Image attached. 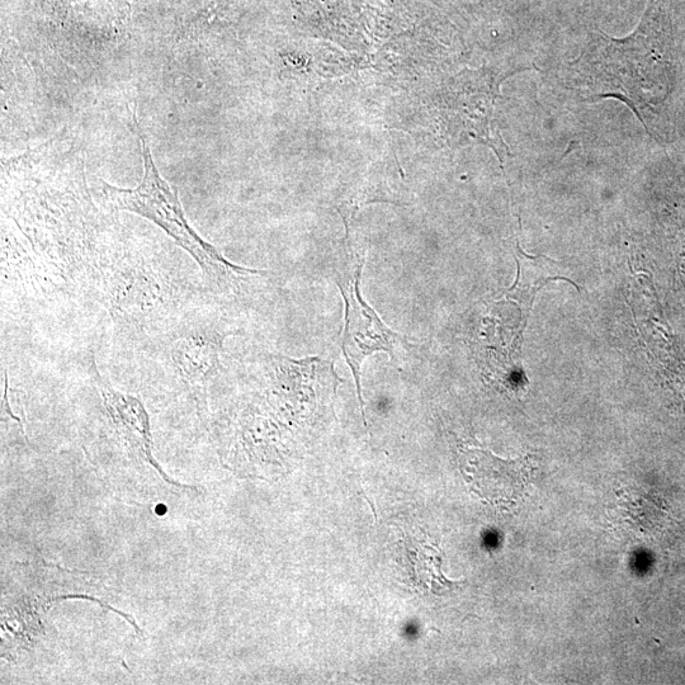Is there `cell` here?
<instances>
[{
	"label": "cell",
	"instance_id": "3",
	"mask_svg": "<svg viewBox=\"0 0 685 685\" xmlns=\"http://www.w3.org/2000/svg\"><path fill=\"white\" fill-rule=\"evenodd\" d=\"M132 118L141 144L143 178L135 188L116 187L101 181V197L107 207L144 217L162 229L196 262L211 291L221 295L239 294L243 283L250 278L268 276L267 272L231 263L219 249L197 233L187 219L177 188L165 181L155 165L148 137L141 131L135 113H132Z\"/></svg>",
	"mask_w": 685,
	"mask_h": 685
},
{
	"label": "cell",
	"instance_id": "7",
	"mask_svg": "<svg viewBox=\"0 0 685 685\" xmlns=\"http://www.w3.org/2000/svg\"><path fill=\"white\" fill-rule=\"evenodd\" d=\"M400 559L411 587L419 592L442 595L464 581H452L442 573L441 548L425 541H401Z\"/></svg>",
	"mask_w": 685,
	"mask_h": 685
},
{
	"label": "cell",
	"instance_id": "4",
	"mask_svg": "<svg viewBox=\"0 0 685 685\" xmlns=\"http://www.w3.org/2000/svg\"><path fill=\"white\" fill-rule=\"evenodd\" d=\"M231 333L200 305L144 349L154 353L167 376L200 394L221 370V353Z\"/></svg>",
	"mask_w": 685,
	"mask_h": 685
},
{
	"label": "cell",
	"instance_id": "6",
	"mask_svg": "<svg viewBox=\"0 0 685 685\" xmlns=\"http://www.w3.org/2000/svg\"><path fill=\"white\" fill-rule=\"evenodd\" d=\"M460 469L475 493L496 508L517 505L535 477L533 456L503 460L481 448H460Z\"/></svg>",
	"mask_w": 685,
	"mask_h": 685
},
{
	"label": "cell",
	"instance_id": "2",
	"mask_svg": "<svg viewBox=\"0 0 685 685\" xmlns=\"http://www.w3.org/2000/svg\"><path fill=\"white\" fill-rule=\"evenodd\" d=\"M575 83L585 101L616 98L640 120L670 92L668 28L661 7L651 0L639 28L626 39L602 35L573 65Z\"/></svg>",
	"mask_w": 685,
	"mask_h": 685
},
{
	"label": "cell",
	"instance_id": "1",
	"mask_svg": "<svg viewBox=\"0 0 685 685\" xmlns=\"http://www.w3.org/2000/svg\"><path fill=\"white\" fill-rule=\"evenodd\" d=\"M92 300L105 311L117 343L144 351L200 305V285L186 269L143 257L99 254Z\"/></svg>",
	"mask_w": 685,
	"mask_h": 685
},
{
	"label": "cell",
	"instance_id": "5",
	"mask_svg": "<svg viewBox=\"0 0 685 685\" xmlns=\"http://www.w3.org/2000/svg\"><path fill=\"white\" fill-rule=\"evenodd\" d=\"M363 261L352 264V268L339 269L337 285L346 301V323L342 337V351L356 380L359 403L365 419L362 398V366L373 353H389L392 361L400 349L408 348L409 342L394 330L386 327L376 311L363 300L361 277Z\"/></svg>",
	"mask_w": 685,
	"mask_h": 685
}]
</instances>
